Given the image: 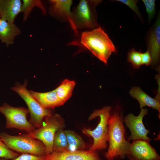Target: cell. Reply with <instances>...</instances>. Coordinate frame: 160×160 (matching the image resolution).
<instances>
[{"label":"cell","mask_w":160,"mask_h":160,"mask_svg":"<svg viewBox=\"0 0 160 160\" xmlns=\"http://www.w3.org/2000/svg\"><path fill=\"white\" fill-rule=\"evenodd\" d=\"M125 130L120 112L116 111L110 114L108 121V142L109 146L105 156L108 160L117 157L124 158L130 144L125 139Z\"/></svg>","instance_id":"1"},{"label":"cell","mask_w":160,"mask_h":160,"mask_svg":"<svg viewBox=\"0 0 160 160\" xmlns=\"http://www.w3.org/2000/svg\"><path fill=\"white\" fill-rule=\"evenodd\" d=\"M80 43L105 64L111 54L116 52L112 41L100 27L83 32Z\"/></svg>","instance_id":"2"},{"label":"cell","mask_w":160,"mask_h":160,"mask_svg":"<svg viewBox=\"0 0 160 160\" xmlns=\"http://www.w3.org/2000/svg\"><path fill=\"white\" fill-rule=\"evenodd\" d=\"M111 107L106 106L102 108L96 110L92 113L88 118L91 120L96 117L100 118V121L97 127L92 130L89 128H84L83 132L90 136L93 140V144L89 150L95 151L105 149L107 147L108 139V121L110 115Z\"/></svg>","instance_id":"3"},{"label":"cell","mask_w":160,"mask_h":160,"mask_svg":"<svg viewBox=\"0 0 160 160\" xmlns=\"http://www.w3.org/2000/svg\"><path fill=\"white\" fill-rule=\"evenodd\" d=\"M101 0H80L72 12L73 29L77 34L78 29L95 28L99 27L95 8Z\"/></svg>","instance_id":"4"},{"label":"cell","mask_w":160,"mask_h":160,"mask_svg":"<svg viewBox=\"0 0 160 160\" xmlns=\"http://www.w3.org/2000/svg\"><path fill=\"white\" fill-rule=\"evenodd\" d=\"M0 139L13 151L38 156L46 154L45 147L43 144L28 135L14 136L2 132L0 133Z\"/></svg>","instance_id":"5"},{"label":"cell","mask_w":160,"mask_h":160,"mask_svg":"<svg viewBox=\"0 0 160 160\" xmlns=\"http://www.w3.org/2000/svg\"><path fill=\"white\" fill-rule=\"evenodd\" d=\"M64 124L61 116L55 113L46 117L44 122L40 127L27 135L33 138L41 141L45 146L46 155L49 154L53 151V140L56 132L63 128Z\"/></svg>","instance_id":"6"},{"label":"cell","mask_w":160,"mask_h":160,"mask_svg":"<svg viewBox=\"0 0 160 160\" xmlns=\"http://www.w3.org/2000/svg\"><path fill=\"white\" fill-rule=\"evenodd\" d=\"M27 81L23 84L17 83L11 89L16 92L25 101L30 115V122L35 127H40L46 117L52 115L50 111L43 107L33 97L27 88Z\"/></svg>","instance_id":"7"},{"label":"cell","mask_w":160,"mask_h":160,"mask_svg":"<svg viewBox=\"0 0 160 160\" xmlns=\"http://www.w3.org/2000/svg\"><path fill=\"white\" fill-rule=\"evenodd\" d=\"M0 112L5 116L6 127L15 128L30 133L36 129L35 127L27 119L28 109L24 107L12 106L6 103L0 106Z\"/></svg>","instance_id":"8"},{"label":"cell","mask_w":160,"mask_h":160,"mask_svg":"<svg viewBox=\"0 0 160 160\" xmlns=\"http://www.w3.org/2000/svg\"><path fill=\"white\" fill-rule=\"evenodd\" d=\"M148 113L146 108H141L139 114L135 116L129 113L125 116L124 121L126 125L129 128L130 135L129 136V141L142 140L150 141L151 139L148 136L149 130L145 128L143 122L144 117Z\"/></svg>","instance_id":"9"},{"label":"cell","mask_w":160,"mask_h":160,"mask_svg":"<svg viewBox=\"0 0 160 160\" xmlns=\"http://www.w3.org/2000/svg\"><path fill=\"white\" fill-rule=\"evenodd\" d=\"M129 160H159L160 157L149 141H133L126 155Z\"/></svg>","instance_id":"10"},{"label":"cell","mask_w":160,"mask_h":160,"mask_svg":"<svg viewBox=\"0 0 160 160\" xmlns=\"http://www.w3.org/2000/svg\"><path fill=\"white\" fill-rule=\"evenodd\" d=\"M45 160H101L95 151L76 150L52 153L44 156Z\"/></svg>","instance_id":"11"},{"label":"cell","mask_w":160,"mask_h":160,"mask_svg":"<svg viewBox=\"0 0 160 160\" xmlns=\"http://www.w3.org/2000/svg\"><path fill=\"white\" fill-rule=\"evenodd\" d=\"M147 46L152 59L151 64H157L159 60L160 55V17L159 14L149 33Z\"/></svg>","instance_id":"12"},{"label":"cell","mask_w":160,"mask_h":160,"mask_svg":"<svg viewBox=\"0 0 160 160\" xmlns=\"http://www.w3.org/2000/svg\"><path fill=\"white\" fill-rule=\"evenodd\" d=\"M49 9L51 15L61 20L68 22L73 28L72 12L71 7L72 0H51Z\"/></svg>","instance_id":"13"},{"label":"cell","mask_w":160,"mask_h":160,"mask_svg":"<svg viewBox=\"0 0 160 160\" xmlns=\"http://www.w3.org/2000/svg\"><path fill=\"white\" fill-rule=\"evenodd\" d=\"M22 3L20 0H0L1 18L11 23L21 12Z\"/></svg>","instance_id":"14"},{"label":"cell","mask_w":160,"mask_h":160,"mask_svg":"<svg viewBox=\"0 0 160 160\" xmlns=\"http://www.w3.org/2000/svg\"><path fill=\"white\" fill-rule=\"evenodd\" d=\"M21 33L20 29L14 23L0 18V41L7 47L13 44L15 37Z\"/></svg>","instance_id":"15"},{"label":"cell","mask_w":160,"mask_h":160,"mask_svg":"<svg viewBox=\"0 0 160 160\" xmlns=\"http://www.w3.org/2000/svg\"><path fill=\"white\" fill-rule=\"evenodd\" d=\"M29 91L33 97L45 108H54L62 105L57 96L55 89L45 92H38L32 90Z\"/></svg>","instance_id":"16"},{"label":"cell","mask_w":160,"mask_h":160,"mask_svg":"<svg viewBox=\"0 0 160 160\" xmlns=\"http://www.w3.org/2000/svg\"><path fill=\"white\" fill-rule=\"evenodd\" d=\"M129 94L138 101L140 108L145 106L151 107L157 110L160 114L159 101L151 97L137 87H132L130 90Z\"/></svg>","instance_id":"17"},{"label":"cell","mask_w":160,"mask_h":160,"mask_svg":"<svg viewBox=\"0 0 160 160\" xmlns=\"http://www.w3.org/2000/svg\"><path fill=\"white\" fill-rule=\"evenodd\" d=\"M76 83L74 81L65 79L55 90L62 105L71 97Z\"/></svg>","instance_id":"18"},{"label":"cell","mask_w":160,"mask_h":160,"mask_svg":"<svg viewBox=\"0 0 160 160\" xmlns=\"http://www.w3.org/2000/svg\"><path fill=\"white\" fill-rule=\"evenodd\" d=\"M53 151L63 152L69 151L67 137L65 131L63 128L56 132L54 138Z\"/></svg>","instance_id":"19"},{"label":"cell","mask_w":160,"mask_h":160,"mask_svg":"<svg viewBox=\"0 0 160 160\" xmlns=\"http://www.w3.org/2000/svg\"><path fill=\"white\" fill-rule=\"evenodd\" d=\"M21 7V12L23 13V20L26 21L33 8L36 7L39 8L44 13L46 10L41 1L40 0H23Z\"/></svg>","instance_id":"20"},{"label":"cell","mask_w":160,"mask_h":160,"mask_svg":"<svg viewBox=\"0 0 160 160\" xmlns=\"http://www.w3.org/2000/svg\"><path fill=\"white\" fill-rule=\"evenodd\" d=\"M69 146L76 149H83L86 146L82 138L73 131L70 130H65Z\"/></svg>","instance_id":"21"},{"label":"cell","mask_w":160,"mask_h":160,"mask_svg":"<svg viewBox=\"0 0 160 160\" xmlns=\"http://www.w3.org/2000/svg\"><path fill=\"white\" fill-rule=\"evenodd\" d=\"M19 156L10 149L0 139V159H13Z\"/></svg>","instance_id":"22"},{"label":"cell","mask_w":160,"mask_h":160,"mask_svg":"<svg viewBox=\"0 0 160 160\" xmlns=\"http://www.w3.org/2000/svg\"><path fill=\"white\" fill-rule=\"evenodd\" d=\"M141 53L132 48L128 53L127 60L135 68H138L142 65Z\"/></svg>","instance_id":"23"},{"label":"cell","mask_w":160,"mask_h":160,"mask_svg":"<svg viewBox=\"0 0 160 160\" xmlns=\"http://www.w3.org/2000/svg\"><path fill=\"white\" fill-rule=\"evenodd\" d=\"M145 7L148 15V21L150 23L156 14L155 0H143Z\"/></svg>","instance_id":"24"},{"label":"cell","mask_w":160,"mask_h":160,"mask_svg":"<svg viewBox=\"0 0 160 160\" xmlns=\"http://www.w3.org/2000/svg\"><path fill=\"white\" fill-rule=\"evenodd\" d=\"M116 1L121 2L127 6L137 15L140 20H143L141 14L137 5L138 0H116Z\"/></svg>","instance_id":"25"},{"label":"cell","mask_w":160,"mask_h":160,"mask_svg":"<svg viewBox=\"0 0 160 160\" xmlns=\"http://www.w3.org/2000/svg\"><path fill=\"white\" fill-rule=\"evenodd\" d=\"M44 156H38L28 154H22L13 159H0V160H45Z\"/></svg>","instance_id":"26"},{"label":"cell","mask_w":160,"mask_h":160,"mask_svg":"<svg viewBox=\"0 0 160 160\" xmlns=\"http://www.w3.org/2000/svg\"><path fill=\"white\" fill-rule=\"evenodd\" d=\"M142 65L148 66L152 63V59L150 54L147 49L145 52L140 54Z\"/></svg>","instance_id":"27"},{"label":"cell","mask_w":160,"mask_h":160,"mask_svg":"<svg viewBox=\"0 0 160 160\" xmlns=\"http://www.w3.org/2000/svg\"><path fill=\"white\" fill-rule=\"evenodd\" d=\"M1 18V16H0V18Z\"/></svg>","instance_id":"28"}]
</instances>
